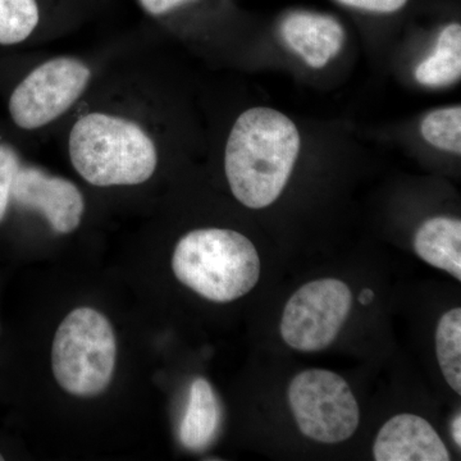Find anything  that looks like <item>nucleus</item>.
<instances>
[{
  "label": "nucleus",
  "instance_id": "obj_13",
  "mask_svg": "<svg viewBox=\"0 0 461 461\" xmlns=\"http://www.w3.org/2000/svg\"><path fill=\"white\" fill-rule=\"evenodd\" d=\"M461 76V26L448 23L437 38L435 50L415 69V80L424 86L456 83Z\"/></svg>",
  "mask_w": 461,
  "mask_h": 461
},
{
  "label": "nucleus",
  "instance_id": "obj_5",
  "mask_svg": "<svg viewBox=\"0 0 461 461\" xmlns=\"http://www.w3.org/2000/svg\"><path fill=\"white\" fill-rule=\"evenodd\" d=\"M93 71L77 57L59 56L33 67L12 85L7 94L11 123L33 132L56 122L89 87Z\"/></svg>",
  "mask_w": 461,
  "mask_h": 461
},
{
  "label": "nucleus",
  "instance_id": "obj_16",
  "mask_svg": "<svg viewBox=\"0 0 461 461\" xmlns=\"http://www.w3.org/2000/svg\"><path fill=\"white\" fill-rule=\"evenodd\" d=\"M23 159L16 145L0 135V223L11 208L12 186Z\"/></svg>",
  "mask_w": 461,
  "mask_h": 461
},
{
  "label": "nucleus",
  "instance_id": "obj_11",
  "mask_svg": "<svg viewBox=\"0 0 461 461\" xmlns=\"http://www.w3.org/2000/svg\"><path fill=\"white\" fill-rule=\"evenodd\" d=\"M221 421L222 411L213 387L205 378L194 379L178 429L182 446L190 451H204L220 432Z\"/></svg>",
  "mask_w": 461,
  "mask_h": 461
},
{
  "label": "nucleus",
  "instance_id": "obj_10",
  "mask_svg": "<svg viewBox=\"0 0 461 461\" xmlns=\"http://www.w3.org/2000/svg\"><path fill=\"white\" fill-rule=\"evenodd\" d=\"M84 0H0V47L32 41L48 23L77 16Z\"/></svg>",
  "mask_w": 461,
  "mask_h": 461
},
{
  "label": "nucleus",
  "instance_id": "obj_17",
  "mask_svg": "<svg viewBox=\"0 0 461 461\" xmlns=\"http://www.w3.org/2000/svg\"><path fill=\"white\" fill-rule=\"evenodd\" d=\"M355 11L371 14H393L402 11L411 0H336Z\"/></svg>",
  "mask_w": 461,
  "mask_h": 461
},
{
  "label": "nucleus",
  "instance_id": "obj_2",
  "mask_svg": "<svg viewBox=\"0 0 461 461\" xmlns=\"http://www.w3.org/2000/svg\"><path fill=\"white\" fill-rule=\"evenodd\" d=\"M67 145L75 171L96 187L145 184L159 162L157 142L147 127L113 112L80 115L69 130Z\"/></svg>",
  "mask_w": 461,
  "mask_h": 461
},
{
  "label": "nucleus",
  "instance_id": "obj_18",
  "mask_svg": "<svg viewBox=\"0 0 461 461\" xmlns=\"http://www.w3.org/2000/svg\"><path fill=\"white\" fill-rule=\"evenodd\" d=\"M142 11L153 18H165L200 5L203 0H136Z\"/></svg>",
  "mask_w": 461,
  "mask_h": 461
},
{
  "label": "nucleus",
  "instance_id": "obj_12",
  "mask_svg": "<svg viewBox=\"0 0 461 461\" xmlns=\"http://www.w3.org/2000/svg\"><path fill=\"white\" fill-rule=\"evenodd\" d=\"M414 250L424 262L461 281V222L435 217L421 224L414 236Z\"/></svg>",
  "mask_w": 461,
  "mask_h": 461
},
{
  "label": "nucleus",
  "instance_id": "obj_6",
  "mask_svg": "<svg viewBox=\"0 0 461 461\" xmlns=\"http://www.w3.org/2000/svg\"><path fill=\"white\" fill-rule=\"evenodd\" d=\"M288 402L300 432L321 444H339L357 432L360 409L338 373L308 369L288 387Z\"/></svg>",
  "mask_w": 461,
  "mask_h": 461
},
{
  "label": "nucleus",
  "instance_id": "obj_8",
  "mask_svg": "<svg viewBox=\"0 0 461 461\" xmlns=\"http://www.w3.org/2000/svg\"><path fill=\"white\" fill-rule=\"evenodd\" d=\"M38 212L57 233L74 232L85 213V199L74 182L50 175L39 167L18 169L12 186L11 205Z\"/></svg>",
  "mask_w": 461,
  "mask_h": 461
},
{
  "label": "nucleus",
  "instance_id": "obj_21",
  "mask_svg": "<svg viewBox=\"0 0 461 461\" xmlns=\"http://www.w3.org/2000/svg\"><path fill=\"white\" fill-rule=\"evenodd\" d=\"M5 460V457L2 456V454H0V461Z\"/></svg>",
  "mask_w": 461,
  "mask_h": 461
},
{
  "label": "nucleus",
  "instance_id": "obj_9",
  "mask_svg": "<svg viewBox=\"0 0 461 461\" xmlns=\"http://www.w3.org/2000/svg\"><path fill=\"white\" fill-rule=\"evenodd\" d=\"M373 455L377 461H448L450 454L435 429L420 415L399 414L379 429Z\"/></svg>",
  "mask_w": 461,
  "mask_h": 461
},
{
  "label": "nucleus",
  "instance_id": "obj_4",
  "mask_svg": "<svg viewBox=\"0 0 461 461\" xmlns=\"http://www.w3.org/2000/svg\"><path fill=\"white\" fill-rule=\"evenodd\" d=\"M117 363V339L105 315L75 309L58 327L51 346L54 378L69 395L91 399L111 384Z\"/></svg>",
  "mask_w": 461,
  "mask_h": 461
},
{
  "label": "nucleus",
  "instance_id": "obj_20",
  "mask_svg": "<svg viewBox=\"0 0 461 461\" xmlns=\"http://www.w3.org/2000/svg\"><path fill=\"white\" fill-rule=\"evenodd\" d=\"M373 297H375V294H373V291L371 288H366V290L362 291V294L359 295V302L360 304L366 305L369 304V303L372 302Z\"/></svg>",
  "mask_w": 461,
  "mask_h": 461
},
{
  "label": "nucleus",
  "instance_id": "obj_19",
  "mask_svg": "<svg viewBox=\"0 0 461 461\" xmlns=\"http://www.w3.org/2000/svg\"><path fill=\"white\" fill-rule=\"evenodd\" d=\"M451 433H453V438L455 444L461 446V417L460 414L455 417L453 426H451Z\"/></svg>",
  "mask_w": 461,
  "mask_h": 461
},
{
  "label": "nucleus",
  "instance_id": "obj_3",
  "mask_svg": "<svg viewBox=\"0 0 461 461\" xmlns=\"http://www.w3.org/2000/svg\"><path fill=\"white\" fill-rule=\"evenodd\" d=\"M176 278L209 302L230 303L247 295L260 278L253 242L227 229H199L182 236L172 257Z\"/></svg>",
  "mask_w": 461,
  "mask_h": 461
},
{
  "label": "nucleus",
  "instance_id": "obj_7",
  "mask_svg": "<svg viewBox=\"0 0 461 461\" xmlns=\"http://www.w3.org/2000/svg\"><path fill=\"white\" fill-rule=\"evenodd\" d=\"M353 308V293L345 282L323 278L294 294L284 309L281 336L290 348L304 353L333 344Z\"/></svg>",
  "mask_w": 461,
  "mask_h": 461
},
{
  "label": "nucleus",
  "instance_id": "obj_14",
  "mask_svg": "<svg viewBox=\"0 0 461 461\" xmlns=\"http://www.w3.org/2000/svg\"><path fill=\"white\" fill-rule=\"evenodd\" d=\"M436 354L439 368L457 395L461 393V309L446 312L437 324Z\"/></svg>",
  "mask_w": 461,
  "mask_h": 461
},
{
  "label": "nucleus",
  "instance_id": "obj_15",
  "mask_svg": "<svg viewBox=\"0 0 461 461\" xmlns=\"http://www.w3.org/2000/svg\"><path fill=\"white\" fill-rule=\"evenodd\" d=\"M421 135L433 147L461 154V108L436 109L421 121Z\"/></svg>",
  "mask_w": 461,
  "mask_h": 461
},
{
  "label": "nucleus",
  "instance_id": "obj_1",
  "mask_svg": "<svg viewBox=\"0 0 461 461\" xmlns=\"http://www.w3.org/2000/svg\"><path fill=\"white\" fill-rule=\"evenodd\" d=\"M302 148L295 123L266 107L239 115L224 149L230 193L250 209L273 204L286 187Z\"/></svg>",
  "mask_w": 461,
  "mask_h": 461
}]
</instances>
